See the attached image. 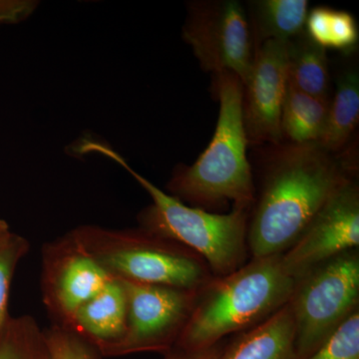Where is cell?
Masks as SVG:
<instances>
[{
	"label": "cell",
	"mask_w": 359,
	"mask_h": 359,
	"mask_svg": "<svg viewBox=\"0 0 359 359\" xmlns=\"http://www.w3.org/2000/svg\"><path fill=\"white\" fill-rule=\"evenodd\" d=\"M289 304L297 359H308L359 309V250H347L294 278Z\"/></svg>",
	"instance_id": "obj_6"
},
{
	"label": "cell",
	"mask_w": 359,
	"mask_h": 359,
	"mask_svg": "<svg viewBox=\"0 0 359 359\" xmlns=\"http://www.w3.org/2000/svg\"><path fill=\"white\" fill-rule=\"evenodd\" d=\"M359 247V187L349 177L330 196L297 242L280 257L290 278Z\"/></svg>",
	"instance_id": "obj_10"
},
{
	"label": "cell",
	"mask_w": 359,
	"mask_h": 359,
	"mask_svg": "<svg viewBox=\"0 0 359 359\" xmlns=\"http://www.w3.org/2000/svg\"><path fill=\"white\" fill-rule=\"evenodd\" d=\"M126 320V292L121 282L112 278L77 309L66 325L93 344L103 358V353L124 337Z\"/></svg>",
	"instance_id": "obj_12"
},
{
	"label": "cell",
	"mask_w": 359,
	"mask_h": 359,
	"mask_svg": "<svg viewBox=\"0 0 359 359\" xmlns=\"http://www.w3.org/2000/svg\"><path fill=\"white\" fill-rule=\"evenodd\" d=\"M0 359H50L44 330L34 318H8L0 332Z\"/></svg>",
	"instance_id": "obj_19"
},
{
	"label": "cell",
	"mask_w": 359,
	"mask_h": 359,
	"mask_svg": "<svg viewBox=\"0 0 359 359\" xmlns=\"http://www.w3.org/2000/svg\"><path fill=\"white\" fill-rule=\"evenodd\" d=\"M29 247L25 238L14 233L0 243V332L11 318L8 302L14 273L23 257L29 252Z\"/></svg>",
	"instance_id": "obj_20"
},
{
	"label": "cell",
	"mask_w": 359,
	"mask_h": 359,
	"mask_svg": "<svg viewBox=\"0 0 359 359\" xmlns=\"http://www.w3.org/2000/svg\"><path fill=\"white\" fill-rule=\"evenodd\" d=\"M13 231H11L8 224L4 219H0V243L6 240Z\"/></svg>",
	"instance_id": "obj_25"
},
{
	"label": "cell",
	"mask_w": 359,
	"mask_h": 359,
	"mask_svg": "<svg viewBox=\"0 0 359 359\" xmlns=\"http://www.w3.org/2000/svg\"><path fill=\"white\" fill-rule=\"evenodd\" d=\"M308 359H359V309Z\"/></svg>",
	"instance_id": "obj_22"
},
{
	"label": "cell",
	"mask_w": 359,
	"mask_h": 359,
	"mask_svg": "<svg viewBox=\"0 0 359 359\" xmlns=\"http://www.w3.org/2000/svg\"><path fill=\"white\" fill-rule=\"evenodd\" d=\"M226 342L224 340L214 344L208 348L201 349L196 351H181L174 348L169 353L164 354L162 359H219L223 353Z\"/></svg>",
	"instance_id": "obj_24"
},
{
	"label": "cell",
	"mask_w": 359,
	"mask_h": 359,
	"mask_svg": "<svg viewBox=\"0 0 359 359\" xmlns=\"http://www.w3.org/2000/svg\"><path fill=\"white\" fill-rule=\"evenodd\" d=\"M306 36L323 48L353 50L358 45L359 30L355 18L346 11L320 6L309 13Z\"/></svg>",
	"instance_id": "obj_18"
},
{
	"label": "cell",
	"mask_w": 359,
	"mask_h": 359,
	"mask_svg": "<svg viewBox=\"0 0 359 359\" xmlns=\"http://www.w3.org/2000/svg\"><path fill=\"white\" fill-rule=\"evenodd\" d=\"M36 6L37 2L28 0H0V26L26 20Z\"/></svg>",
	"instance_id": "obj_23"
},
{
	"label": "cell",
	"mask_w": 359,
	"mask_h": 359,
	"mask_svg": "<svg viewBox=\"0 0 359 359\" xmlns=\"http://www.w3.org/2000/svg\"><path fill=\"white\" fill-rule=\"evenodd\" d=\"M121 283L127 297L126 332L103 353V358L166 354L174 349L192 313L198 290Z\"/></svg>",
	"instance_id": "obj_7"
},
{
	"label": "cell",
	"mask_w": 359,
	"mask_h": 359,
	"mask_svg": "<svg viewBox=\"0 0 359 359\" xmlns=\"http://www.w3.org/2000/svg\"><path fill=\"white\" fill-rule=\"evenodd\" d=\"M183 37L205 71L231 72L243 85L252 70L254 53L247 15L236 0L191 2Z\"/></svg>",
	"instance_id": "obj_8"
},
{
	"label": "cell",
	"mask_w": 359,
	"mask_h": 359,
	"mask_svg": "<svg viewBox=\"0 0 359 359\" xmlns=\"http://www.w3.org/2000/svg\"><path fill=\"white\" fill-rule=\"evenodd\" d=\"M76 150L105 156L128 171L152 199L139 214V226L192 250L205 259L212 276L229 275L247 263L250 210L233 208L228 214H219L187 205L134 171L105 143L82 139Z\"/></svg>",
	"instance_id": "obj_4"
},
{
	"label": "cell",
	"mask_w": 359,
	"mask_h": 359,
	"mask_svg": "<svg viewBox=\"0 0 359 359\" xmlns=\"http://www.w3.org/2000/svg\"><path fill=\"white\" fill-rule=\"evenodd\" d=\"M328 97H316L295 87L287 80L280 116L282 139L289 144L318 143L327 125Z\"/></svg>",
	"instance_id": "obj_14"
},
{
	"label": "cell",
	"mask_w": 359,
	"mask_h": 359,
	"mask_svg": "<svg viewBox=\"0 0 359 359\" xmlns=\"http://www.w3.org/2000/svg\"><path fill=\"white\" fill-rule=\"evenodd\" d=\"M218 121L209 146L191 166L180 165L169 183V195L205 211L233 208L252 210L256 186L247 157L243 115V83L231 72L217 75Z\"/></svg>",
	"instance_id": "obj_3"
},
{
	"label": "cell",
	"mask_w": 359,
	"mask_h": 359,
	"mask_svg": "<svg viewBox=\"0 0 359 359\" xmlns=\"http://www.w3.org/2000/svg\"><path fill=\"white\" fill-rule=\"evenodd\" d=\"M282 255L250 257L237 271L212 276L198 290L192 313L174 348L201 351L263 323L290 301L294 278Z\"/></svg>",
	"instance_id": "obj_2"
},
{
	"label": "cell",
	"mask_w": 359,
	"mask_h": 359,
	"mask_svg": "<svg viewBox=\"0 0 359 359\" xmlns=\"http://www.w3.org/2000/svg\"><path fill=\"white\" fill-rule=\"evenodd\" d=\"M254 11L257 32L263 41H290L306 27L309 1L261 0L255 2Z\"/></svg>",
	"instance_id": "obj_17"
},
{
	"label": "cell",
	"mask_w": 359,
	"mask_h": 359,
	"mask_svg": "<svg viewBox=\"0 0 359 359\" xmlns=\"http://www.w3.org/2000/svg\"><path fill=\"white\" fill-rule=\"evenodd\" d=\"M355 165L318 143L282 146L269 161L250 212V257L283 255L297 242Z\"/></svg>",
	"instance_id": "obj_1"
},
{
	"label": "cell",
	"mask_w": 359,
	"mask_h": 359,
	"mask_svg": "<svg viewBox=\"0 0 359 359\" xmlns=\"http://www.w3.org/2000/svg\"><path fill=\"white\" fill-rule=\"evenodd\" d=\"M110 280L71 231L42 247V302L55 325H68L77 309Z\"/></svg>",
	"instance_id": "obj_9"
},
{
	"label": "cell",
	"mask_w": 359,
	"mask_h": 359,
	"mask_svg": "<svg viewBox=\"0 0 359 359\" xmlns=\"http://www.w3.org/2000/svg\"><path fill=\"white\" fill-rule=\"evenodd\" d=\"M219 359H297L294 316L289 304L263 323L237 334Z\"/></svg>",
	"instance_id": "obj_13"
},
{
	"label": "cell",
	"mask_w": 359,
	"mask_h": 359,
	"mask_svg": "<svg viewBox=\"0 0 359 359\" xmlns=\"http://www.w3.org/2000/svg\"><path fill=\"white\" fill-rule=\"evenodd\" d=\"M50 359H101L93 344L67 325H53L44 330Z\"/></svg>",
	"instance_id": "obj_21"
},
{
	"label": "cell",
	"mask_w": 359,
	"mask_h": 359,
	"mask_svg": "<svg viewBox=\"0 0 359 359\" xmlns=\"http://www.w3.org/2000/svg\"><path fill=\"white\" fill-rule=\"evenodd\" d=\"M289 80L304 93L327 97L330 72L327 52L306 35L289 41L287 50Z\"/></svg>",
	"instance_id": "obj_16"
},
{
	"label": "cell",
	"mask_w": 359,
	"mask_h": 359,
	"mask_svg": "<svg viewBox=\"0 0 359 359\" xmlns=\"http://www.w3.org/2000/svg\"><path fill=\"white\" fill-rule=\"evenodd\" d=\"M71 233L113 280L198 290L214 276L192 250L141 226L85 224Z\"/></svg>",
	"instance_id": "obj_5"
},
{
	"label": "cell",
	"mask_w": 359,
	"mask_h": 359,
	"mask_svg": "<svg viewBox=\"0 0 359 359\" xmlns=\"http://www.w3.org/2000/svg\"><path fill=\"white\" fill-rule=\"evenodd\" d=\"M359 120V77L355 71L340 75L334 99L330 101L327 125L320 147L327 152H339L351 140Z\"/></svg>",
	"instance_id": "obj_15"
},
{
	"label": "cell",
	"mask_w": 359,
	"mask_h": 359,
	"mask_svg": "<svg viewBox=\"0 0 359 359\" xmlns=\"http://www.w3.org/2000/svg\"><path fill=\"white\" fill-rule=\"evenodd\" d=\"M289 41L266 40L254 53L252 70L243 85V115L248 142L280 145V116L289 72Z\"/></svg>",
	"instance_id": "obj_11"
}]
</instances>
